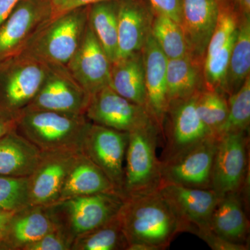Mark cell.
<instances>
[{"label": "cell", "mask_w": 250, "mask_h": 250, "mask_svg": "<svg viewBox=\"0 0 250 250\" xmlns=\"http://www.w3.org/2000/svg\"><path fill=\"white\" fill-rule=\"evenodd\" d=\"M118 217L129 244L127 250H165L182 232L159 190L125 197Z\"/></svg>", "instance_id": "1"}, {"label": "cell", "mask_w": 250, "mask_h": 250, "mask_svg": "<svg viewBox=\"0 0 250 250\" xmlns=\"http://www.w3.org/2000/svg\"><path fill=\"white\" fill-rule=\"evenodd\" d=\"M85 115L25 108L16 118V132L40 151L81 150L90 125Z\"/></svg>", "instance_id": "2"}, {"label": "cell", "mask_w": 250, "mask_h": 250, "mask_svg": "<svg viewBox=\"0 0 250 250\" xmlns=\"http://www.w3.org/2000/svg\"><path fill=\"white\" fill-rule=\"evenodd\" d=\"M125 197L118 192L72 197L47 206L56 228L73 243L119 213Z\"/></svg>", "instance_id": "3"}, {"label": "cell", "mask_w": 250, "mask_h": 250, "mask_svg": "<svg viewBox=\"0 0 250 250\" xmlns=\"http://www.w3.org/2000/svg\"><path fill=\"white\" fill-rule=\"evenodd\" d=\"M88 6L72 10L49 21L22 52L48 65L66 67L84 36Z\"/></svg>", "instance_id": "4"}, {"label": "cell", "mask_w": 250, "mask_h": 250, "mask_svg": "<svg viewBox=\"0 0 250 250\" xmlns=\"http://www.w3.org/2000/svg\"><path fill=\"white\" fill-rule=\"evenodd\" d=\"M160 131L155 124L129 132L125 154L123 195H141L159 190L161 164L156 156Z\"/></svg>", "instance_id": "5"}, {"label": "cell", "mask_w": 250, "mask_h": 250, "mask_svg": "<svg viewBox=\"0 0 250 250\" xmlns=\"http://www.w3.org/2000/svg\"><path fill=\"white\" fill-rule=\"evenodd\" d=\"M49 67L25 52L0 59V108L18 116L35 98Z\"/></svg>", "instance_id": "6"}, {"label": "cell", "mask_w": 250, "mask_h": 250, "mask_svg": "<svg viewBox=\"0 0 250 250\" xmlns=\"http://www.w3.org/2000/svg\"><path fill=\"white\" fill-rule=\"evenodd\" d=\"M196 95L169 104L161 135L164 139L159 159L161 163L175 159L207 138L213 136L197 114Z\"/></svg>", "instance_id": "7"}, {"label": "cell", "mask_w": 250, "mask_h": 250, "mask_svg": "<svg viewBox=\"0 0 250 250\" xmlns=\"http://www.w3.org/2000/svg\"><path fill=\"white\" fill-rule=\"evenodd\" d=\"M128 141L129 132L90 123L80 150L103 171L117 191L123 195Z\"/></svg>", "instance_id": "8"}, {"label": "cell", "mask_w": 250, "mask_h": 250, "mask_svg": "<svg viewBox=\"0 0 250 250\" xmlns=\"http://www.w3.org/2000/svg\"><path fill=\"white\" fill-rule=\"evenodd\" d=\"M85 116L93 124L126 132L156 125L147 108L123 98L109 85L90 95Z\"/></svg>", "instance_id": "9"}, {"label": "cell", "mask_w": 250, "mask_h": 250, "mask_svg": "<svg viewBox=\"0 0 250 250\" xmlns=\"http://www.w3.org/2000/svg\"><path fill=\"white\" fill-rule=\"evenodd\" d=\"M248 144L246 131L219 138L210 187L219 197L241 193L248 177Z\"/></svg>", "instance_id": "10"}, {"label": "cell", "mask_w": 250, "mask_h": 250, "mask_svg": "<svg viewBox=\"0 0 250 250\" xmlns=\"http://www.w3.org/2000/svg\"><path fill=\"white\" fill-rule=\"evenodd\" d=\"M50 18V0H21L0 25V59L22 52Z\"/></svg>", "instance_id": "11"}, {"label": "cell", "mask_w": 250, "mask_h": 250, "mask_svg": "<svg viewBox=\"0 0 250 250\" xmlns=\"http://www.w3.org/2000/svg\"><path fill=\"white\" fill-rule=\"evenodd\" d=\"M49 65L43 83L26 108L85 115L89 94L74 78L67 67Z\"/></svg>", "instance_id": "12"}, {"label": "cell", "mask_w": 250, "mask_h": 250, "mask_svg": "<svg viewBox=\"0 0 250 250\" xmlns=\"http://www.w3.org/2000/svg\"><path fill=\"white\" fill-rule=\"evenodd\" d=\"M159 191L173 210L182 232L195 234L208 228L220 197L212 189L196 188L162 182Z\"/></svg>", "instance_id": "13"}, {"label": "cell", "mask_w": 250, "mask_h": 250, "mask_svg": "<svg viewBox=\"0 0 250 250\" xmlns=\"http://www.w3.org/2000/svg\"><path fill=\"white\" fill-rule=\"evenodd\" d=\"M80 152L41 151L37 165L28 177L29 205L49 206L58 202L67 174Z\"/></svg>", "instance_id": "14"}, {"label": "cell", "mask_w": 250, "mask_h": 250, "mask_svg": "<svg viewBox=\"0 0 250 250\" xmlns=\"http://www.w3.org/2000/svg\"><path fill=\"white\" fill-rule=\"evenodd\" d=\"M218 142V138L210 136L175 159L161 163L162 182L211 189L212 170Z\"/></svg>", "instance_id": "15"}, {"label": "cell", "mask_w": 250, "mask_h": 250, "mask_svg": "<svg viewBox=\"0 0 250 250\" xmlns=\"http://www.w3.org/2000/svg\"><path fill=\"white\" fill-rule=\"evenodd\" d=\"M66 67L90 95L109 85L111 62L88 22L82 43Z\"/></svg>", "instance_id": "16"}, {"label": "cell", "mask_w": 250, "mask_h": 250, "mask_svg": "<svg viewBox=\"0 0 250 250\" xmlns=\"http://www.w3.org/2000/svg\"><path fill=\"white\" fill-rule=\"evenodd\" d=\"M219 11V0H182L180 25L188 53L199 62H204Z\"/></svg>", "instance_id": "17"}, {"label": "cell", "mask_w": 250, "mask_h": 250, "mask_svg": "<svg viewBox=\"0 0 250 250\" xmlns=\"http://www.w3.org/2000/svg\"><path fill=\"white\" fill-rule=\"evenodd\" d=\"M147 92V110L162 133L169 103L167 95V59L152 32L142 49Z\"/></svg>", "instance_id": "18"}, {"label": "cell", "mask_w": 250, "mask_h": 250, "mask_svg": "<svg viewBox=\"0 0 250 250\" xmlns=\"http://www.w3.org/2000/svg\"><path fill=\"white\" fill-rule=\"evenodd\" d=\"M153 17L141 0H118L116 61L142 51L151 32Z\"/></svg>", "instance_id": "19"}, {"label": "cell", "mask_w": 250, "mask_h": 250, "mask_svg": "<svg viewBox=\"0 0 250 250\" xmlns=\"http://www.w3.org/2000/svg\"><path fill=\"white\" fill-rule=\"evenodd\" d=\"M56 228L47 206H27L15 212L0 250H24Z\"/></svg>", "instance_id": "20"}, {"label": "cell", "mask_w": 250, "mask_h": 250, "mask_svg": "<svg viewBox=\"0 0 250 250\" xmlns=\"http://www.w3.org/2000/svg\"><path fill=\"white\" fill-rule=\"evenodd\" d=\"M208 228L227 241L248 245L250 223L240 193L228 194L219 198Z\"/></svg>", "instance_id": "21"}, {"label": "cell", "mask_w": 250, "mask_h": 250, "mask_svg": "<svg viewBox=\"0 0 250 250\" xmlns=\"http://www.w3.org/2000/svg\"><path fill=\"white\" fill-rule=\"evenodd\" d=\"M106 192H118L103 171L80 151L67 174L58 202Z\"/></svg>", "instance_id": "22"}, {"label": "cell", "mask_w": 250, "mask_h": 250, "mask_svg": "<svg viewBox=\"0 0 250 250\" xmlns=\"http://www.w3.org/2000/svg\"><path fill=\"white\" fill-rule=\"evenodd\" d=\"M109 86L123 98L147 108L142 51L111 63Z\"/></svg>", "instance_id": "23"}, {"label": "cell", "mask_w": 250, "mask_h": 250, "mask_svg": "<svg viewBox=\"0 0 250 250\" xmlns=\"http://www.w3.org/2000/svg\"><path fill=\"white\" fill-rule=\"evenodd\" d=\"M40 155L39 148L13 130L0 139V176L29 177Z\"/></svg>", "instance_id": "24"}, {"label": "cell", "mask_w": 250, "mask_h": 250, "mask_svg": "<svg viewBox=\"0 0 250 250\" xmlns=\"http://www.w3.org/2000/svg\"><path fill=\"white\" fill-rule=\"evenodd\" d=\"M203 62L190 54L168 59L167 65V95L168 103L186 100L205 89Z\"/></svg>", "instance_id": "25"}, {"label": "cell", "mask_w": 250, "mask_h": 250, "mask_svg": "<svg viewBox=\"0 0 250 250\" xmlns=\"http://www.w3.org/2000/svg\"><path fill=\"white\" fill-rule=\"evenodd\" d=\"M250 18L241 17L222 93H236L250 76Z\"/></svg>", "instance_id": "26"}, {"label": "cell", "mask_w": 250, "mask_h": 250, "mask_svg": "<svg viewBox=\"0 0 250 250\" xmlns=\"http://www.w3.org/2000/svg\"><path fill=\"white\" fill-rule=\"evenodd\" d=\"M88 22L111 63L118 54V1L88 6Z\"/></svg>", "instance_id": "27"}, {"label": "cell", "mask_w": 250, "mask_h": 250, "mask_svg": "<svg viewBox=\"0 0 250 250\" xmlns=\"http://www.w3.org/2000/svg\"><path fill=\"white\" fill-rule=\"evenodd\" d=\"M128 246L117 215L102 226L75 239L71 250H127Z\"/></svg>", "instance_id": "28"}, {"label": "cell", "mask_w": 250, "mask_h": 250, "mask_svg": "<svg viewBox=\"0 0 250 250\" xmlns=\"http://www.w3.org/2000/svg\"><path fill=\"white\" fill-rule=\"evenodd\" d=\"M151 32L167 59L180 58L188 53L180 24L164 15H154Z\"/></svg>", "instance_id": "29"}, {"label": "cell", "mask_w": 250, "mask_h": 250, "mask_svg": "<svg viewBox=\"0 0 250 250\" xmlns=\"http://www.w3.org/2000/svg\"><path fill=\"white\" fill-rule=\"evenodd\" d=\"M228 99L221 92L205 88L197 93L195 107L204 124L218 138L228 116Z\"/></svg>", "instance_id": "30"}, {"label": "cell", "mask_w": 250, "mask_h": 250, "mask_svg": "<svg viewBox=\"0 0 250 250\" xmlns=\"http://www.w3.org/2000/svg\"><path fill=\"white\" fill-rule=\"evenodd\" d=\"M228 116L218 139L226 134L248 132L250 123V76L236 93L229 97Z\"/></svg>", "instance_id": "31"}, {"label": "cell", "mask_w": 250, "mask_h": 250, "mask_svg": "<svg viewBox=\"0 0 250 250\" xmlns=\"http://www.w3.org/2000/svg\"><path fill=\"white\" fill-rule=\"evenodd\" d=\"M29 205L28 177L0 176V210L16 211Z\"/></svg>", "instance_id": "32"}, {"label": "cell", "mask_w": 250, "mask_h": 250, "mask_svg": "<svg viewBox=\"0 0 250 250\" xmlns=\"http://www.w3.org/2000/svg\"><path fill=\"white\" fill-rule=\"evenodd\" d=\"M72 242L56 228L24 250H71Z\"/></svg>", "instance_id": "33"}, {"label": "cell", "mask_w": 250, "mask_h": 250, "mask_svg": "<svg viewBox=\"0 0 250 250\" xmlns=\"http://www.w3.org/2000/svg\"><path fill=\"white\" fill-rule=\"evenodd\" d=\"M195 235L200 237L212 250H248V245L237 244L227 241L213 233L208 228L198 230Z\"/></svg>", "instance_id": "34"}, {"label": "cell", "mask_w": 250, "mask_h": 250, "mask_svg": "<svg viewBox=\"0 0 250 250\" xmlns=\"http://www.w3.org/2000/svg\"><path fill=\"white\" fill-rule=\"evenodd\" d=\"M106 1L118 0H50V21L72 10Z\"/></svg>", "instance_id": "35"}, {"label": "cell", "mask_w": 250, "mask_h": 250, "mask_svg": "<svg viewBox=\"0 0 250 250\" xmlns=\"http://www.w3.org/2000/svg\"><path fill=\"white\" fill-rule=\"evenodd\" d=\"M156 14L164 15L180 24L182 0H148Z\"/></svg>", "instance_id": "36"}, {"label": "cell", "mask_w": 250, "mask_h": 250, "mask_svg": "<svg viewBox=\"0 0 250 250\" xmlns=\"http://www.w3.org/2000/svg\"><path fill=\"white\" fill-rule=\"evenodd\" d=\"M16 118L13 113L0 108V139L15 129Z\"/></svg>", "instance_id": "37"}, {"label": "cell", "mask_w": 250, "mask_h": 250, "mask_svg": "<svg viewBox=\"0 0 250 250\" xmlns=\"http://www.w3.org/2000/svg\"><path fill=\"white\" fill-rule=\"evenodd\" d=\"M15 212L11 210H0V244L4 241L10 221Z\"/></svg>", "instance_id": "38"}, {"label": "cell", "mask_w": 250, "mask_h": 250, "mask_svg": "<svg viewBox=\"0 0 250 250\" xmlns=\"http://www.w3.org/2000/svg\"><path fill=\"white\" fill-rule=\"evenodd\" d=\"M21 0H0V25L4 22Z\"/></svg>", "instance_id": "39"}, {"label": "cell", "mask_w": 250, "mask_h": 250, "mask_svg": "<svg viewBox=\"0 0 250 250\" xmlns=\"http://www.w3.org/2000/svg\"><path fill=\"white\" fill-rule=\"evenodd\" d=\"M241 17L250 18V0H233Z\"/></svg>", "instance_id": "40"}, {"label": "cell", "mask_w": 250, "mask_h": 250, "mask_svg": "<svg viewBox=\"0 0 250 250\" xmlns=\"http://www.w3.org/2000/svg\"><path fill=\"white\" fill-rule=\"evenodd\" d=\"M219 1H233V0H219Z\"/></svg>", "instance_id": "41"}]
</instances>
